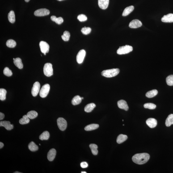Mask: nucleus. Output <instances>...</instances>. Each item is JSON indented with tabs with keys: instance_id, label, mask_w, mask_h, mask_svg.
<instances>
[{
	"instance_id": "obj_15",
	"label": "nucleus",
	"mask_w": 173,
	"mask_h": 173,
	"mask_svg": "<svg viewBox=\"0 0 173 173\" xmlns=\"http://www.w3.org/2000/svg\"><path fill=\"white\" fill-rule=\"evenodd\" d=\"M146 123L148 126L151 128H155L157 125V121L155 119L150 118L146 120Z\"/></svg>"
},
{
	"instance_id": "obj_39",
	"label": "nucleus",
	"mask_w": 173,
	"mask_h": 173,
	"mask_svg": "<svg viewBox=\"0 0 173 173\" xmlns=\"http://www.w3.org/2000/svg\"><path fill=\"white\" fill-rule=\"evenodd\" d=\"M77 19L80 22H84L87 20V17L84 14H81L77 17Z\"/></svg>"
},
{
	"instance_id": "obj_3",
	"label": "nucleus",
	"mask_w": 173,
	"mask_h": 173,
	"mask_svg": "<svg viewBox=\"0 0 173 173\" xmlns=\"http://www.w3.org/2000/svg\"><path fill=\"white\" fill-rule=\"evenodd\" d=\"M133 50V48L131 46L126 45L119 47L117 51V53L119 55H124L128 54Z\"/></svg>"
},
{
	"instance_id": "obj_32",
	"label": "nucleus",
	"mask_w": 173,
	"mask_h": 173,
	"mask_svg": "<svg viewBox=\"0 0 173 173\" xmlns=\"http://www.w3.org/2000/svg\"><path fill=\"white\" fill-rule=\"evenodd\" d=\"M7 91L5 89H0V99L1 100L4 101L6 99V95Z\"/></svg>"
},
{
	"instance_id": "obj_26",
	"label": "nucleus",
	"mask_w": 173,
	"mask_h": 173,
	"mask_svg": "<svg viewBox=\"0 0 173 173\" xmlns=\"http://www.w3.org/2000/svg\"><path fill=\"white\" fill-rule=\"evenodd\" d=\"M90 148L91 149L92 153L93 155H97L98 153L97 145L95 144H91L90 145Z\"/></svg>"
},
{
	"instance_id": "obj_44",
	"label": "nucleus",
	"mask_w": 173,
	"mask_h": 173,
	"mask_svg": "<svg viewBox=\"0 0 173 173\" xmlns=\"http://www.w3.org/2000/svg\"><path fill=\"white\" fill-rule=\"evenodd\" d=\"M30 1V0H25V1L26 2H28Z\"/></svg>"
},
{
	"instance_id": "obj_4",
	"label": "nucleus",
	"mask_w": 173,
	"mask_h": 173,
	"mask_svg": "<svg viewBox=\"0 0 173 173\" xmlns=\"http://www.w3.org/2000/svg\"><path fill=\"white\" fill-rule=\"evenodd\" d=\"M43 72L45 75L47 77H50L53 75V69L52 65L50 63H47L45 64L43 67Z\"/></svg>"
},
{
	"instance_id": "obj_40",
	"label": "nucleus",
	"mask_w": 173,
	"mask_h": 173,
	"mask_svg": "<svg viewBox=\"0 0 173 173\" xmlns=\"http://www.w3.org/2000/svg\"><path fill=\"white\" fill-rule=\"evenodd\" d=\"M64 22V20L61 17H59L58 18H56L55 20V22L56 23L58 24H62Z\"/></svg>"
},
{
	"instance_id": "obj_30",
	"label": "nucleus",
	"mask_w": 173,
	"mask_h": 173,
	"mask_svg": "<svg viewBox=\"0 0 173 173\" xmlns=\"http://www.w3.org/2000/svg\"><path fill=\"white\" fill-rule=\"evenodd\" d=\"M30 119L29 118L27 115H23V118L19 120L20 124H28L30 122Z\"/></svg>"
},
{
	"instance_id": "obj_22",
	"label": "nucleus",
	"mask_w": 173,
	"mask_h": 173,
	"mask_svg": "<svg viewBox=\"0 0 173 173\" xmlns=\"http://www.w3.org/2000/svg\"><path fill=\"white\" fill-rule=\"evenodd\" d=\"M99 124H92L86 126L85 128V130L87 131H91L97 129L99 127Z\"/></svg>"
},
{
	"instance_id": "obj_27",
	"label": "nucleus",
	"mask_w": 173,
	"mask_h": 173,
	"mask_svg": "<svg viewBox=\"0 0 173 173\" xmlns=\"http://www.w3.org/2000/svg\"><path fill=\"white\" fill-rule=\"evenodd\" d=\"M50 137V134L49 132L48 131H45L43 132L39 137V139L41 141L43 140H47L49 139Z\"/></svg>"
},
{
	"instance_id": "obj_10",
	"label": "nucleus",
	"mask_w": 173,
	"mask_h": 173,
	"mask_svg": "<svg viewBox=\"0 0 173 173\" xmlns=\"http://www.w3.org/2000/svg\"><path fill=\"white\" fill-rule=\"evenodd\" d=\"M86 55V51L82 49L80 50L77 55L76 60L78 64H82L84 59Z\"/></svg>"
},
{
	"instance_id": "obj_18",
	"label": "nucleus",
	"mask_w": 173,
	"mask_h": 173,
	"mask_svg": "<svg viewBox=\"0 0 173 173\" xmlns=\"http://www.w3.org/2000/svg\"><path fill=\"white\" fill-rule=\"evenodd\" d=\"M134 10V7L133 6H131L126 8L124 9L122 14L123 16H127L129 15Z\"/></svg>"
},
{
	"instance_id": "obj_9",
	"label": "nucleus",
	"mask_w": 173,
	"mask_h": 173,
	"mask_svg": "<svg viewBox=\"0 0 173 173\" xmlns=\"http://www.w3.org/2000/svg\"><path fill=\"white\" fill-rule=\"evenodd\" d=\"M40 84L39 82H36L34 83L32 89L31 94L33 97H36L40 92Z\"/></svg>"
},
{
	"instance_id": "obj_19",
	"label": "nucleus",
	"mask_w": 173,
	"mask_h": 173,
	"mask_svg": "<svg viewBox=\"0 0 173 173\" xmlns=\"http://www.w3.org/2000/svg\"><path fill=\"white\" fill-rule=\"evenodd\" d=\"M82 101V98L79 95L76 96L72 99V103L73 105H77L80 103Z\"/></svg>"
},
{
	"instance_id": "obj_12",
	"label": "nucleus",
	"mask_w": 173,
	"mask_h": 173,
	"mask_svg": "<svg viewBox=\"0 0 173 173\" xmlns=\"http://www.w3.org/2000/svg\"><path fill=\"white\" fill-rule=\"evenodd\" d=\"M0 126L4 127L5 129L8 131L11 130L14 128L13 125L11 124L10 122L3 121L0 122Z\"/></svg>"
},
{
	"instance_id": "obj_29",
	"label": "nucleus",
	"mask_w": 173,
	"mask_h": 173,
	"mask_svg": "<svg viewBox=\"0 0 173 173\" xmlns=\"http://www.w3.org/2000/svg\"><path fill=\"white\" fill-rule=\"evenodd\" d=\"M8 18L9 21L11 23H14L15 22V16L14 11H11L8 15Z\"/></svg>"
},
{
	"instance_id": "obj_48",
	"label": "nucleus",
	"mask_w": 173,
	"mask_h": 173,
	"mask_svg": "<svg viewBox=\"0 0 173 173\" xmlns=\"http://www.w3.org/2000/svg\"><path fill=\"white\" fill-rule=\"evenodd\" d=\"M82 98V99H84V98L83 97H81Z\"/></svg>"
},
{
	"instance_id": "obj_7",
	"label": "nucleus",
	"mask_w": 173,
	"mask_h": 173,
	"mask_svg": "<svg viewBox=\"0 0 173 173\" xmlns=\"http://www.w3.org/2000/svg\"><path fill=\"white\" fill-rule=\"evenodd\" d=\"M40 50L42 53L46 55V54L49 52V46L48 43L45 41H41L40 43Z\"/></svg>"
},
{
	"instance_id": "obj_17",
	"label": "nucleus",
	"mask_w": 173,
	"mask_h": 173,
	"mask_svg": "<svg viewBox=\"0 0 173 173\" xmlns=\"http://www.w3.org/2000/svg\"><path fill=\"white\" fill-rule=\"evenodd\" d=\"M56 154V151L54 149H51L48 152L47 154V158L50 161H52L55 158Z\"/></svg>"
},
{
	"instance_id": "obj_24",
	"label": "nucleus",
	"mask_w": 173,
	"mask_h": 173,
	"mask_svg": "<svg viewBox=\"0 0 173 173\" xmlns=\"http://www.w3.org/2000/svg\"><path fill=\"white\" fill-rule=\"evenodd\" d=\"M158 94V90H154L148 92L145 94V96L148 98H152Z\"/></svg>"
},
{
	"instance_id": "obj_6",
	"label": "nucleus",
	"mask_w": 173,
	"mask_h": 173,
	"mask_svg": "<svg viewBox=\"0 0 173 173\" xmlns=\"http://www.w3.org/2000/svg\"><path fill=\"white\" fill-rule=\"evenodd\" d=\"M57 124L59 129L62 131H64L67 127V123L64 118L60 117L57 119Z\"/></svg>"
},
{
	"instance_id": "obj_1",
	"label": "nucleus",
	"mask_w": 173,
	"mask_h": 173,
	"mask_svg": "<svg viewBox=\"0 0 173 173\" xmlns=\"http://www.w3.org/2000/svg\"><path fill=\"white\" fill-rule=\"evenodd\" d=\"M150 158V155L148 153H143L135 154L132 158V160L135 163L143 165L146 163Z\"/></svg>"
},
{
	"instance_id": "obj_34",
	"label": "nucleus",
	"mask_w": 173,
	"mask_h": 173,
	"mask_svg": "<svg viewBox=\"0 0 173 173\" xmlns=\"http://www.w3.org/2000/svg\"><path fill=\"white\" fill-rule=\"evenodd\" d=\"M16 42L14 40L10 39L7 40L6 42V45L10 48H14L16 45Z\"/></svg>"
},
{
	"instance_id": "obj_28",
	"label": "nucleus",
	"mask_w": 173,
	"mask_h": 173,
	"mask_svg": "<svg viewBox=\"0 0 173 173\" xmlns=\"http://www.w3.org/2000/svg\"><path fill=\"white\" fill-rule=\"evenodd\" d=\"M29 149L31 151H36L38 150L39 148L38 145H37L33 142H30L28 145Z\"/></svg>"
},
{
	"instance_id": "obj_21",
	"label": "nucleus",
	"mask_w": 173,
	"mask_h": 173,
	"mask_svg": "<svg viewBox=\"0 0 173 173\" xmlns=\"http://www.w3.org/2000/svg\"><path fill=\"white\" fill-rule=\"evenodd\" d=\"M14 65L19 69H22L23 67V65L22 63V60L20 58H16L14 60Z\"/></svg>"
},
{
	"instance_id": "obj_47",
	"label": "nucleus",
	"mask_w": 173,
	"mask_h": 173,
	"mask_svg": "<svg viewBox=\"0 0 173 173\" xmlns=\"http://www.w3.org/2000/svg\"><path fill=\"white\" fill-rule=\"evenodd\" d=\"M57 1H63V0H57Z\"/></svg>"
},
{
	"instance_id": "obj_14",
	"label": "nucleus",
	"mask_w": 173,
	"mask_h": 173,
	"mask_svg": "<svg viewBox=\"0 0 173 173\" xmlns=\"http://www.w3.org/2000/svg\"><path fill=\"white\" fill-rule=\"evenodd\" d=\"M109 3V0H98V5L100 8L102 10L107 9Z\"/></svg>"
},
{
	"instance_id": "obj_2",
	"label": "nucleus",
	"mask_w": 173,
	"mask_h": 173,
	"mask_svg": "<svg viewBox=\"0 0 173 173\" xmlns=\"http://www.w3.org/2000/svg\"><path fill=\"white\" fill-rule=\"evenodd\" d=\"M120 72L118 68H114L103 71L102 72V75L107 78H111L117 75Z\"/></svg>"
},
{
	"instance_id": "obj_35",
	"label": "nucleus",
	"mask_w": 173,
	"mask_h": 173,
	"mask_svg": "<svg viewBox=\"0 0 173 173\" xmlns=\"http://www.w3.org/2000/svg\"><path fill=\"white\" fill-rule=\"evenodd\" d=\"M166 82L169 86H173V75H169L166 78Z\"/></svg>"
},
{
	"instance_id": "obj_37",
	"label": "nucleus",
	"mask_w": 173,
	"mask_h": 173,
	"mask_svg": "<svg viewBox=\"0 0 173 173\" xmlns=\"http://www.w3.org/2000/svg\"><path fill=\"white\" fill-rule=\"evenodd\" d=\"M91 31V28L90 27H85L82 28L81 30V31L82 33L85 35H87L90 34Z\"/></svg>"
},
{
	"instance_id": "obj_33",
	"label": "nucleus",
	"mask_w": 173,
	"mask_h": 173,
	"mask_svg": "<svg viewBox=\"0 0 173 173\" xmlns=\"http://www.w3.org/2000/svg\"><path fill=\"white\" fill-rule=\"evenodd\" d=\"M70 36V33L69 31H64L63 34L61 36V37L64 41H69Z\"/></svg>"
},
{
	"instance_id": "obj_8",
	"label": "nucleus",
	"mask_w": 173,
	"mask_h": 173,
	"mask_svg": "<svg viewBox=\"0 0 173 173\" xmlns=\"http://www.w3.org/2000/svg\"><path fill=\"white\" fill-rule=\"evenodd\" d=\"M50 14L49 10L46 8H41L36 10L34 12V14L36 16H43L48 15Z\"/></svg>"
},
{
	"instance_id": "obj_43",
	"label": "nucleus",
	"mask_w": 173,
	"mask_h": 173,
	"mask_svg": "<svg viewBox=\"0 0 173 173\" xmlns=\"http://www.w3.org/2000/svg\"><path fill=\"white\" fill-rule=\"evenodd\" d=\"M4 145V144L3 143L1 142H0V149H1V148L3 147Z\"/></svg>"
},
{
	"instance_id": "obj_46",
	"label": "nucleus",
	"mask_w": 173,
	"mask_h": 173,
	"mask_svg": "<svg viewBox=\"0 0 173 173\" xmlns=\"http://www.w3.org/2000/svg\"><path fill=\"white\" fill-rule=\"evenodd\" d=\"M14 173H21V172H18V171H16V172H14Z\"/></svg>"
},
{
	"instance_id": "obj_45",
	"label": "nucleus",
	"mask_w": 173,
	"mask_h": 173,
	"mask_svg": "<svg viewBox=\"0 0 173 173\" xmlns=\"http://www.w3.org/2000/svg\"><path fill=\"white\" fill-rule=\"evenodd\" d=\"M82 173H86V171H82V172H81Z\"/></svg>"
},
{
	"instance_id": "obj_31",
	"label": "nucleus",
	"mask_w": 173,
	"mask_h": 173,
	"mask_svg": "<svg viewBox=\"0 0 173 173\" xmlns=\"http://www.w3.org/2000/svg\"><path fill=\"white\" fill-rule=\"evenodd\" d=\"M38 114L35 111H30L27 113V115L30 119H32L35 118L38 116Z\"/></svg>"
},
{
	"instance_id": "obj_16",
	"label": "nucleus",
	"mask_w": 173,
	"mask_h": 173,
	"mask_svg": "<svg viewBox=\"0 0 173 173\" xmlns=\"http://www.w3.org/2000/svg\"><path fill=\"white\" fill-rule=\"evenodd\" d=\"M161 21L165 23H172L173 22V14H169L165 15L161 19Z\"/></svg>"
},
{
	"instance_id": "obj_42",
	"label": "nucleus",
	"mask_w": 173,
	"mask_h": 173,
	"mask_svg": "<svg viewBox=\"0 0 173 173\" xmlns=\"http://www.w3.org/2000/svg\"><path fill=\"white\" fill-rule=\"evenodd\" d=\"M5 115L2 113H0V120H2L4 118Z\"/></svg>"
},
{
	"instance_id": "obj_20",
	"label": "nucleus",
	"mask_w": 173,
	"mask_h": 173,
	"mask_svg": "<svg viewBox=\"0 0 173 173\" xmlns=\"http://www.w3.org/2000/svg\"><path fill=\"white\" fill-rule=\"evenodd\" d=\"M127 136L126 135L122 134L119 135L117 139V142L118 144H121L124 142L127 139Z\"/></svg>"
},
{
	"instance_id": "obj_13",
	"label": "nucleus",
	"mask_w": 173,
	"mask_h": 173,
	"mask_svg": "<svg viewBox=\"0 0 173 173\" xmlns=\"http://www.w3.org/2000/svg\"><path fill=\"white\" fill-rule=\"evenodd\" d=\"M118 107L121 109H124L125 111H128L129 109V107L125 101L121 100L118 101L117 102Z\"/></svg>"
},
{
	"instance_id": "obj_11",
	"label": "nucleus",
	"mask_w": 173,
	"mask_h": 173,
	"mask_svg": "<svg viewBox=\"0 0 173 173\" xmlns=\"http://www.w3.org/2000/svg\"><path fill=\"white\" fill-rule=\"evenodd\" d=\"M142 23L138 19H134L129 23V27L131 28H137L141 27Z\"/></svg>"
},
{
	"instance_id": "obj_5",
	"label": "nucleus",
	"mask_w": 173,
	"mask_h": 173,
	"mask_svg": "<svg viewBox=\"0 0 173 173\" xmlns=\"http://www.w3.org/2000/svg\"><path fill=\"white\" fill-rule=\"evenodd\" d=\"M50 89V86L48 84L44 85L40 90V96L41 98H45L48 95Z\"/></svg>"
},
{
	"instance_id": "obj_38",
	"label": "nucleus",
	"mask_w": 173,
	"mask_h": 173,
	"mask_svg": "<svg viewBox=\"0 0 173 173\" xmlns=\"http://www.w3.org/2000/svg\"><path fill=\"white\" fill-rule=\"evenodd\" d=\"M3 73L5 75L10 77L12 75L13 73L7 67H5L3 71Z\"/></svg>"
},
{
	"instance_id": "obj_49",
	"label": "nucleus",
	"mask_w": 173,
	"mask_h": 173,
	"mask_svg": "<svg viewBox=\"0 0 173 173\" xmlns=\"http://www.w3.org/2000/svg\"><path fill=\"white\" fill-rule=\"evenodd\" d=\"M15 59V58H13V60H14V59Z\"/></svg>"
},
{
	"instance_id": "obj_36",
	"label": "nucleus",
	"mask_w": 173,
	"mask_h": 173,
	"mask_svg": "<svg viewBox=\"0 0 173 173\" xmlns=\"http://www.w3.org/2000/svg\"><path fill=\"white\" fill-rule=\"evenodd\" d=\"M144 107L145 108L149 109H154L156 107V106L154 103H148L144 105Z\"/></svg>"
},
{
	"instance_id": "obj_25",
	"label": "nucleus",
	"mask_w": 173,
	"mask_h": 173,
	"mask_svg": "<svg viewBox=\"0 0 173 173\" xmlns=\"http://www.w3.org/2000/svg\"><path fill=\"white\" fill-rule=\"evenodd\" d=\"M173 124V114H171L169 115L166 119V125L167 127H169Z\"/></svg>"
},
{
	"instance_id": "obj_23",
	"label": "nucleus",
	"mask_w": 173,
	"mask_h": 173,
	"mask_svg": "<svg viewBox=\"0 0 173 173\" xmlns=\"http://www.w3.org/2000/svg\"><path fill=\"white\" fill-rule=\"evenodd\" d=\"M96 107L95 103H91L86 105L85 107L84 111L86 113H90Z\"/></svg>"
},
{
	"instance_id": "obj_41",
	"label": "nucleus",
	"mask_w": 173,
	"mask_h": 173,
	"mask_svg": "<svg viewBox=\"0 0 173 173\" xmlns=\"http://www.w3.org/2000/svg\"><path fill=\"white\" fill-rule=\"evenodd\" d=\"M81 167L83 168H86L88 166V165L86 162H81Z\"/></svg>"
}]
</instances>
